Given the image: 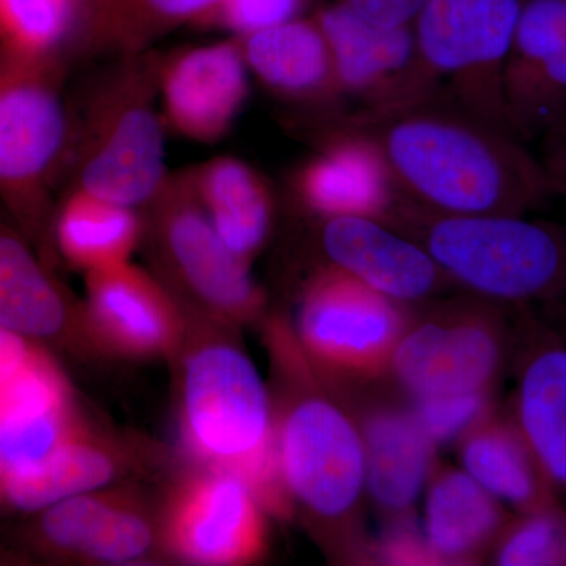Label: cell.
Instances as JSON below:
<instances>
[{"mask_svg":"<svg viewBox=\"0 0 566 566\" xmlns=\"http://www.w3.org/2000/svg\"><path fill=\"white\" fill-rule=\"evenodd\" d=\"M463 471L495 501L527 505L534 501L536 482L531 461L516 434L502 427H483L464 441Z\"/></svg>","mask_w":566,"mask_h":566,"instance_id":"f1b7e54d","label":"cell"},{"mask_svg":"<svg viewBox=\"0 0 566 566\" xmlns=\"http://www.w3.org/2000/svg\"><path fill=\"white\" fill-rule=\"evenodd\" d=\"M520 423L543 471L566 486V342L536 349L520 381Z\"/></svg>","mask_w":566,"mask_h":566,"instance_id":"484cf974","label":"cell"},{"mask_svg":"<svg viewBox=\"0 0 566 566\" xmlns=\"http://www.w3.org/2000/svg\"><path fill=\"white\" fill-rule=\"evenodd\" d=\"M222 0H80L70 52L115 59L142 54L188 24H199Z\"/></svg>","mask_w":566,"mask_h":566,"instance_id":"ffe728a7","label":"cell"},{"mask_svg":"<svg viewBox=\"0 0 566 566\" xmlns=\"http://www.w3.org/2000/svg\"><path fill=\"white\" fill-rule=\"evenodd\" d=\"M319 221V245L331 268L395 303L423 300L446 277L419 241L390 223L359 216Z\"/></svg>","mask_w":566,"mask_h":566,"instance_id":"9a60e30c","label":"cell"},{"mask_svg":"<svg viewBox=\"0 0 566 566\" xmlns=\"http://www.w3.org/2000/svg\"><path fill=\"white\" fill-rule=\"evenodd\" d=\"M249 76L234 36L161 55L159 104L167 128L199 144L221 140L248 102Z\"/></svg>","mask_w":566,"mask_h":566,"instance_id":"8fae6325","label":"cell"},{"mask_svg":"<svg viewBox=\"0 0 566 566\" xmlns=\"http://www.w3.org/2000/svg\"><path fill=\"white\" fill-rule=\"evenodd\" d=\"M69 315L46 260L0 207V326L25 338H54Z\"/></svg>","mask_w":566,"mask_h":566,"instance_id":"7402d4cb","label":"cell"},{"mask_svg":"<svg viewBox=\"0 0 566 566\" xmlns=\"http://www.w3.org/2000/svg\"><path fill=\"white\" fill-rule=\"evenodd\" d=\"M65 61L0 50V207L44 260L54 255L55 191L65 180L71 107Z\"/></svg>","mask_w":566,"mask_h":566,"instance_id":"277c9868","label":"cell"},{"mask_svg":"<svg viewBox=\"0 0 566 566\" xmlns=\"http://www.w3.org/2000/svg\"><path fill=\"white\" fill-rule=\"evenodd\" d=\"M501 521L495 499L464 471L439 475L424 499L422 532L436 560H463L485 546Z\"/></svg>","mask_w":566,"mask_h":566,"instance_id":"4316f807","label":"cell"},{"mask_svg":"<svg viewBox=\"0 0 566 566\" xmlns=\"http://www.w3.org/2000/svg\"><path fill=\"white\" fill-rule=\"evenodd\" d=\"M397 304L329 266L305 290L297 315L301 340L324 363L375 367L397 345L401 331Z\"/></svg>","mask_w":566,"mask_h":566,"instance_id":"30bf717a","label":"cell"},{"mask_svg":"<svg viewBox=\"0 0 566 566\" xmlns=\"http://www.w3.org/2000/svg\"><path fill=\"white\" fill-rule=\"evenodd\" d=\"M156 259L170 277L226 318H248L262 304L251 262L230 251L193 196L186 172L167 177L145 205Z\"/></svg>","mask_w":566,"mask_h":566,"instance_id":"52a82bcc","label":"cell"},{"mask_svg":"<svg viewBox=\"0 0 566 566\" xmlns=\"http://www.w3.org/2000/svg\"><path fill=\"white\" fill-rule=\"evenodd\" d=\"M538 142L539 151L536 156L545 172L551 196L566 200V118Z\"/></svg>","mask_w":566,"mask_h":566,"instance_id":"e575fe53","label":"cell"},{"mask_svg":"<svg viewBox=\"0 0 566 566\" xmlns=\"http://www.w3.org/2000/svg\"><path fill=\"white\" fill-rule=\"evenodd\" d=\"M35 354L29 338L0 326V390L31 363Z\"/></svg>","mask_w":566,"mask_h":566,"instance_id":"8d00e7d4","label":"cell"},{"mask_svg":"<svg viewBox=\"0 0 566 566\" xmlns=\"http://www.w3.org/2000/svg\"><path fill=\"white\" fill-rule=\"evenodd\" d=\"M348 103L379 107L439 91L420 66L411 25H382L334 0L314 11Z\"/></svg>","mask_w":566,"mask_h":566,"instance_id":"9c48e42d","label":"cell"},{"mask_svg":"<svg viewBox=\"0 0 566 566\" xmlns=\"http://www.w3.org/2000/svg\"><path fill=\"white\" fill-rule=\"evenodd\" d=\"M546 304H549L551 307L556 308L557 315L560 316V318H564L566 334V293L556 297V300L547 301Z\"/></svg>","mask_w":566,"mask_h":566,"instance_id":"74e56055","label":"cell"},{"mask_svg":"<svg viewBox=\"0 0 566 566\" xmlns=\"http://www.w3.org/2000/svg\"><path fill=\"white\" fill-rule=\"evenodd\" d=\"M234 39L251 74L279 99L300 107L308 122L348 111L314 14Z\"/></svg>","mask_w":566,"mask_h":566,"instance_id":"2e32d148","label":"cell"},{"mask_svg":"<svg viewBox=\"0 0 566 566\" xmlns=\"http://www.w3.org/2000/svg\"><path fill=\"white\" fill-rule=\"evenodd\" d=\"M193 196L223 244L251 262L273 229L274 196L259 170L218 156L186 172Z\"/></svg>","mask_w":566,"mask_h":566,"instance_id":"44dd1931","label":"cell"},{"mask_svg":"<svg viewBox=\"0 0 566 566\" xmlns=\"http://www.w3.org/2000/svg\"><path fill=\"white\" fill-rule=\"evenodd\" d=\"M155 51L109 59L71 111L69 189L139 210L155 199L169 172L166 122L159 104Z\"/></svg>","mask_w":566,"mask_h":566,"instance_id":"7a4b0ae2","label":"cell"},{"mask_svg":"<svg viewBox=\"0 0 566 566\" xmlns=\"http://www.w3.org/2000/svg\"><path fill=\"white\" fill-rule=\"evenodd\" d=\"M382 25H411L424 0H338Z\"/></svg>","mask_w":566,"mask_h":566,"instance_id":"d590c367","label":"cell"},{"mask_svg":"<svg viewBox=\"0 0 566 566\" xmlns=\"http://www.w3.org/2000/svg\"><path fill=\"white\" fill-rule=\"evenodd\" d=\"M182 438L208 469L243 479L260 504L279 509L283 490L270 398L259 370L241 349L205 345L182 375Z\"/></svg>","mask_w":566,"mask_h":566,"instance_id":"5b68a950","label":"cell"},{"mask_svg":"<svg viewBox=\"0 0 566 566\" xmlns=\"http://www.w3.org/2000/svg\"><path fill=\"white\" fill-rule=\"evenodd\" d=\"M506 120L526 144L566 118V0H523L504 70Z\"/></svg>","mask_w":566,"mask_h":566,"instance_id":"4fadbf2b","label":"cell"},{"mask_svg":"<svg viewBox=\"0 0 566 566\" xmlns=\"http://www.w3.org/2000/svg\"><path fill=\"white\" fill-rule=\"evenodd\" d=\"M564 528L557 517L536 513L517 524L499 547L497 564L536 566L562 564Z\"/></svg>","mask_w":566,"mask_h":566,"instance_id":"d6a6232c","label":"cell"},{"mask_svg":"<svg viewBox=\"0 0 566 566\" xmlns=\"http://www.w3.org/2000/svg\"><path fill=\"white\" fill-rule=\"evenodd\" d=\"M381 551L386 560L394 565H424L436 560L423 532L406 523L389 532Z\"/></svg>","mask_w":566,"mask_h":566,"instance_id":"836d02e7","label":"cell"},{"mask_svg":"<svg viewBox=\"0 0 566 566\" xmlns=\"http://www.w3.org/2000/svg\"><path fill=\"white\" fill-rule=\"evenodd\" d=\"M392 365L416 398L485 390L497 370L499 345L483 324L427 323L398 338Z\"/></svg>","mask_w":566,"mask_h":566,"instance_id":"ac0fdd59","label":"cell"},{"mask_svg":"<svg viewBox=\"0 0 566 566\" xmlns=\"http://www.w3.org/2000/svg\"><path fill=\"white\" fill-rule=\"evenodd\" d=\"M120 505L96 491L65 499L41 512V538L54 549L87 557Z\"/></svg>","mask_w":566,"mask_h":566,"instance_id":"f546056e","label":"cell"},{"mask_svg":"<svg viewBox=\"0 0 566 566\" xmlns=\"http://www.w3.org/2000/svg\"><path fill=\"white\" fill-rule=\"evenodd\" d=\"M315 122L374 145L401 197L427 211L528 214L553 197L526 142L442 88Z\"/></svg>","mask_w":566,"mask_h":566,"instance_id":"6da1fadb","label":"cell"},{"mask_svg":"<svg viewBox=\"0 0 566 566\" xmlns=\"http://www.w3.org/2000/svg\"><path fill=\"white\" fill-rule=\"evenodd\" d=\"M120 457L112 447L71 434L50 455L0 482V497L22 512H43L74 495L106 486L120 472Z\"/></svg>","mask_w":566,"mask_h":566,"instance_id":"d4e9b609","label":"cell"},{"mask_svg":"<svg viewBox=\"0 0 566 566\" xmlns=\"http://www.w3.org/2000/svg\"><path fill=\"white\" fill-rule=\"evenodd\" d=\"M275 455L285 493L316 515H346L367 488L363 433L323 398H307L283 417Z\"/></svg>","mask_w":566,"mask_h":566,"instance_id":"ba28073f","label":"cell"},{"mask_svg":"<svg viewBox=\"0 0 566 566\" xmlns=\"http://www.w3.org/2000/svg\"><path fill=\"white\" fill-rule=\"evenodd\" d=\"M367 490L387 512L416 504L430 476L434 444L412 412L381 411L364 427Z\"/></svg>","mask_w":566,"mask_h":566,"instance_id":"603a6c76","label":"cell"},{"mask_svg":"<svg viewBox=\"0 0 566 566\" xmlns=\"http://www.w3.org/2000/svg\"><path fill=\"white\" fill-rule=\"evenodd\" d=\"M74 433L69 386L55 365L36 352L0 390V482L39 463Z\"/></svg>","mask_w":566,"mask_h":566,"instance_id":"d6986e66","label":"cell"},{"mask_svg":"<svg viewBox=\"0 0 566 566\" xmlns=\"http://www.w3.org/2000/svg\"><path fill=\"white\" fill-rule=\"evenodd\" d=\"M142 237L144 221L125 205L69 189L55 207V252L85 273L132 262Z\"/></svg>","mask_w":566,"mask_h":566,"instance_id":"cb8c5ba5","label":"cell"},{"mask_svg":"<svg viewBox=\"0 0 566 566\" xmlns=\"http://www.w3.org/2000/svg\"><path fill=\"white\" fill-rule=\"evenodd\" d=\"M521 9L523 0H424L412 21L427 76L468 109L506 128L502 82Z\"/></svg>","mask_w":566,"mask_h":566,"instance_id":"8992f818","label":"cell"},{"mask_svg":"<svg viewBox=\"0 0 566 566\" xmlns=\"http://www.w3.org/2000/svg\"><path fill=\"white\" fill-rule=\"evenodd\" d=\"M392 223L433 256L450 281L504 303L566 293V223L527 214H439L401 197Z\"/></svg>","mask_w":566,"mask_h":566,"instance_id":"3957f363","label":"cell"},{"mask_svg":"<svg viewBox=\"0 0 566 566\" xmlns=\"http://www.w3.org/2000/svg\"><path fill=\"white\" fill-rule=\"evenodd\" d=\"M87 315L99 337L133 357L163 356L180 335L163 283L132 262L85 273Z\"/></svg>","mask_w":566,"mask_h":566,"instance_id":"e0dca14e","label":"cell"},{"mask_svg":"<svg viewBox=\"0 0 566 566\" xmlns=\"http://www.w3.org/2000/svg\"><path fill=\"white\" fill-rule=\"evenodd\" d=\"M316 150L294 175L297 200L315 218L359 216L389 222L401 193L379 153L357 134L308 122Z\"/></svg>","mask_w":566,"mask_h":566,"instance_id":"5bb4252c","label":"cell"},{"mask_svg":"<svg viewBox=\"0 0 566 566\" xmlns=\"http://www.w3.org/2000/svg\"><path fill=\"white\" fill-rule=\"evenodd\" d=\"M486 409L485 390L416 398L412 416L433 444H446L475 427Z\"/></svg>","mask_w":566,"mask_h":566,"instance_id":"4dcf8cb0","label":"cell"},{"mask_svg":"<svg viewBox=\"0 0 566 566\" xmlns=\"http://www.w3.org/2000/svg\"><path fill=\"white\" fill-rule=\"evenodd\" d=\"M167 536L175 554L191 564H249L263 551V505L240 476L208 469L178 493Z\"/></svg>","mask_w":566,"mask_h":566,"instance_id":"7c38bea8","label":"cell"},{"mask_svg":"<svg viewBox=\"0 0 566 566\" xmlns=\"http://www.w3.org/2000/svg\"><path fill=\"white\" fill-rule=\"evenodd\" d=\"M80 0H0V50L36 61L70 52Z\"/></svg>","mask_w":566,"mask_h":566,"instance_id":"83f0119b","label":"cell"},{"mask_svg":"<svg viewBox=\"0 0 566 566\" xmlns=\"http://www.w3.org/2000/svg\"><path fill=\"white\" fill-rule=\"evenodd\" d=\"M562 564L566 565V526L562 536Z\"/></svg>","mask_w":566,"mask_h":566,"instance_id":"f35d334b","label":"cell"},{"mask_svg":"<svg viewBox=\"0 0 566 566\" xmlns=\"http://www.w3.org/2000/svg\"><path fill=\"white\" fill-rule=\"evenodd\" d=\"M314 0H222L197 25L223 29L233 36L262 31L305 17Z\"/></svg>","mask_w":566,"mask_h":566,"instance_id":"1f68e13d","label":"cell"}]
</instances>
